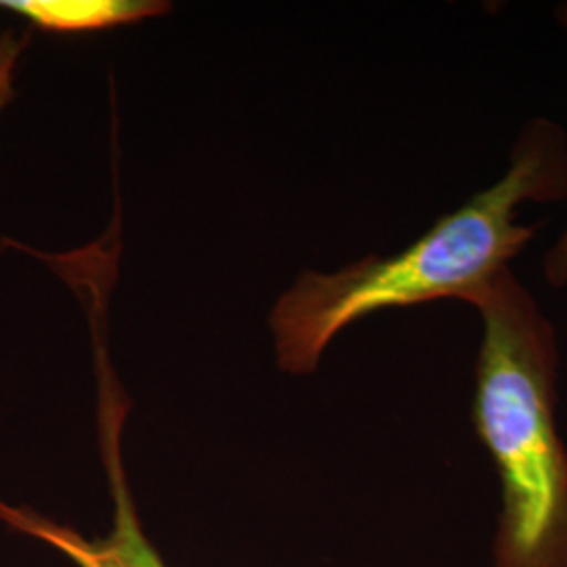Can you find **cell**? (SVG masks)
Masks as SVG:
<instances>
[{
  "label": "cell",
  "instance_id": "6da1fadb",
  "mask_svg": "<svg viewBox=\"0 0 567 567\" xmlns=\"http://www.w3.org/2000/svg\"><path fill=\"white\" fill-rule=\"evenodd\" d=\"M567 196V135L557 122L524 126L507 173L393 257H365L334 274L305 271L269 316L276 358L284 372L311 374L326 347L347 326L383 309L442 299L468 301L538 234L519 224L524 203Z\"/></svg>",
  "mask_w": 567,
  "mask_h": 567
},
{
  "label": "cell",
  "instance_id": "7a4b0ae2",
  "mask_svg": "<svg viewBox=\"0 0 567 567\" xmlns=\"http://www.w3.org/2000/svg\"><path fill=\"white\" fill-rule=\"evenodd\" d=\"M482 318L473 426L501 487L492 567H567V446L553 324L507 269L468 301Z\"/></svg>",
  "mask_w": 567,
  "mask_h": 567
},
{
  "label": "cell",
  "instance_id": "3957f363",
  "mask_svg": "<svg viewBox=\"0 0 567 567\" xmlns=\"http://www.w3.org/2000/svg\"><path fill=\"white\" fill-rule=\"evenodd\" d=\"M100 377V442L103 468L112 498V524L100 536H86L79 527L61 524L28 505H13L0 498V524L53 548L74 567H168L161 550L145 534L142 515L122 461V425L126 400L112 368Z\"/></svg>",
  "mask_w": 567,
  "mask_h": 567
},
{
  "label": "cell",
  "instance_id": "277c9868",
  "mask_svg": "<svg viewBox=\"0 0 567 567\" xmlns=\"http://www.w3.org/2000/svg\"><path fill=\"white\" fill-rule=\"evenodd\" d=\"M0 9L42 32L81 34L158 18L168 13L171 4L161 0H0Z\"/></svg>",
  "mask_w": 567,
  "mask_h": 567
},
{
  "label": "cell",
  "instance_id": "5b68a950",
  "mask_svg": "<svg viewBox=\"0 0 567 567\" xmlns=\"http://www.w3.org/2000/svg\"><path fill=\"white\" fill-rule=\"evenodd\" d=\"M30 39V32L16 34L13 30H0V110L13 100L16 65Z\"/></svg>",
  "mask_w": 567,
  "mask_h": 567
},
{
  "label": "cell",
  "instance_id": "8992f818",
  "mask_svg": "<svg viewBox=\"0 0 567 567\" xmlns=\"http://www.w3.org/2000/svg\"><path fill=\"white\" fill-rule=\"evenodd\" d=\"M555 16L559 23L567 28V2L557 7ZM545 278L550 286H557V288L567 286V227L555 246L548 250L547 259H545Z\"/></svg>",
  "mask_w": 567,
  "mask_h": 567
}]
</instances>
